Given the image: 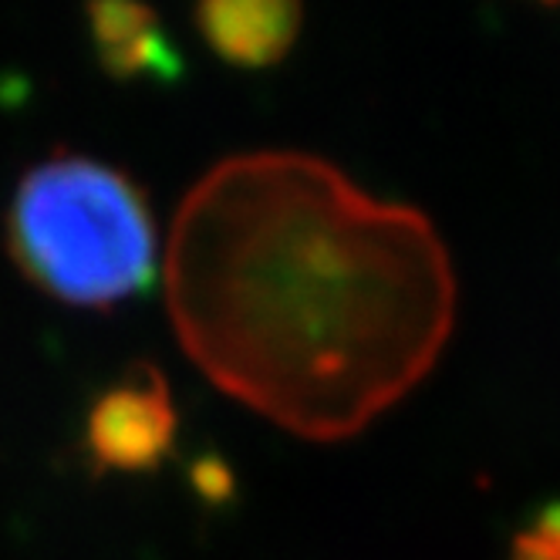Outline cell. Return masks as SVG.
I'll use <instances>...</instances> for the list:
<instances>
[{"label": "cell", "instance_id": "6", "mask_svg": "<svg viewBox=\"0 0 560 560\" xmlns=\"http://www.w3.org/2000/svg\"><path fill=\"white\" fill-rule=\"evenodd\" d=\"M510 560H560V500L547 503L510 544Z\"/></svg>", "mask_w": 560, "mask_h": 560}, {"label": "cell", "instance_id": "4", "mask_svg": "<svg viewBox=\"0 0 560 560\" xmlns=\"http://www.w3.org/2000/svg\"><path fill=\"white\" fill-rule=\"evenodd\" d=\"M213 55L236 68L284 61L301 34V8L291 0H210L192 11Z\"/></svg>", "mask_w": 560, "mask_h": 560}, {"label": "cell", "instance_id": "3", "mask_svg": "<svg viewBox=\"0 0 560 560\" xmlns=\"http://www.w3.org/2000/svg\"><path fill=\"white\" fill-rule=\"evenodd\" d=\"M176 402L166 375L136 365L89 409L85 453L98 472H152L176 446Z\"/></svg>", "mask_w": 560, "mask_h": 560}, {"label": "cell", "instance_id": "5", "mask_svg": "<svg viewBox=\"0 0 560 560\" xmlns=\"http://www.w3.org/2000/svg\"><path fill=\"white\" fill-rule=\"evenodd\" d=\"M89 31L98 65L115 82H132L142 74L170 82L179 74V58L163 31V21L142 4H92Z\"/></svg>", "mask_w": 560, "mask_h": 560}, {"label": "cell", "instance_id": "1", "mask_svg": "<svg viewBox=\"0 0 560 560\" xmlns=\"http://www.w3.org/2000/svg\"><path fill=\"white\" fill-rule=\"evenodd\" d=\"M163 273L192 365L314 443L406 398L456 325V270L432 220L294 149L240 152L199 176Z\"/></svg>", "mask_w": 560, "mask_h": 560}, {"label": "cell", "instance_id": "2", "mask_svg": "<svg viewBox=\"0 0 560 560\" xmlns=\"http://www.w3.org/2000/svg\"><path fill=\"white\" fill-rule=\"evenodd\" d=\"M8 250L37 291L95 311L139 298L159 273V233L142 186L82 152H55L21 176Z\"/></svg>", "mask_w": 560, "mask_h": 560}]
</instances>
